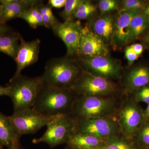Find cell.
Instances as JSON below:
<instances>
[{"mask_svg":"<svg viewBox=\"0 0 149 149\" xmlns=\"http://www.w3.org/2000/svg\"><path fill=\"white\" fill-rule=\"evenodd\" d=\"M77 95L70 89H64L42 84L33 108L49 116L70 113Z\"/></svg>","mask_w":149,"mask_h":149,"instance_id":"obj_1","label":"cell"},{"mask_svg":"<svg viewBox=\"0 0 149 149\" xmlns=\"http://www.w3.org/2000/svg\"><path fill=\"white\" fill-rule=\"evenodd\" d=\"M122 77L123 88L125 93H133L149 85V66L139 65L125 72Z\"/></svg>","mask_w":149,"mask_h":149,"instance_id":"obj_15","label":"cell"},{"mask_svg":"<svg viewBox=\"0 0 149 149\" xmlns=\"http://www.w3.org/2000/svg\"><path fill=\"white\" fill-rule=\"evenodd\" d=\"M133 48V50L139 56L142 54L144 50V47L142 44L140 43H135L130 45Z\"/></svg>","mask_w":149,"mask_h":149,"instance_id":"obj_32","label":"cell"},{"mask_svg":"<svg viewBox=\"0 0 149 149\" xmlns=\"http://www.w3.org/2000/svg\"><path fill=\"white\" fill-rule=\"evenodd\" d=\"M40 40L35 39L26 42L22 36L20 38V45L15 61L17 64L16 70L12 77H17L25 68L34 64L39 58Z\"/></svg>","mask_w":149,"mask_h":149,"instance_id":"obj_14","label":"cell"},{"mask_svg":"<svg viewBox=\"0 0 149 149\" xmlns=\"http://www.w3.org/2000/svg\"><path fill=\"white\" fill-rule=\"evenodd\" d=\"M3 146L2 143L0 141V149L3 148Z\"/></svg>","mask_w":149,"mask_h":149,"instance_id":"obj_39","label":"cell"},{"mask_svg":"<svg viewBox=\"0 0 149 149\" xmlns=\"http://www.w3.org/2000/svg\"><path fill=\"white\" fill-rule=\"evenodd\" d=\"M141 0H123L120 3V10L132 11Z\"/></svg>","mask_w":149,"mask_h":149,"instance_id":"obj_30","label":"cell"},{"mask_svg":"<svg viewBox=\"0 0 149 149\" xmlns=\"http://www.w3.org/2000/svg\"><path fill=\"white\" fill-rule=\"evenodd\" d=\"M11 32V29L6 24V22H0V36Z\"/></svg>","mask_w":149,"mask_h":149,"instance_id":"obj_33","label":"cell"},{"mask_svg":"<svg viewBox=\"0 0 149 149\" xmlns=\"http://www.w3.org/2000/svg\"><path fill=\"white\" fill-rule=\"evenodd\" d=\"M83 72L77 59L66 56L49 61L46 63L44 73L40 77L45 85L70 89Z\"/></svg>","mask_w":149,"mask_h":149,"instance_id":"obj_2","label":"cell"},{"mask_svg":"<svg viewBox=\"0 0 149 149\" xmlns=\"http://www.w3.org/2000/svg\"><path fill=\"white\" fill-rule=\"evenodd\" d=\"M8 95V90L7 87L0 85V97Z\"/></svg>","mask_w":149,"mask_h":149,"instance_id":"obj_36","label":"cell"},{"mask_svg":"<svg viewBox=\"0 0 149 149\" xmlns=\"http://www.w3.org/2000/svg\"><path fill=\"white\" fill-rule=\"evenodd\" d=\"M76 120V133L90 134L102 139L122 135L115 115Z\"/></svg>","mask_w":149,"mask_h":149,"instance_id":"obj_10","label":"cell"},{"mask_svg":"<svg viewBox=\"0 0 149 149\" xmlns=\"http://www.w3.org/2000/svg\"><path fill=\"white\" fill-rule=\"evenodd\" d=\"M143 12L137 13L131 19L130 24L131 42L138 40L148 30L146 19Z\"/></svg>","mask_w":149,"mask_h":149,"instance_id":"obj_21","label":"cell"},{"mask_svg":"<svg viewBox=\"0 0 149 149\" xmlns=\"http://www.w3.org/2000/svg\"><path fill=\"white\" fill-rule=\"evenodd\" d=\"M130 140L123 135L109 138L101 146L93 149H134Z\"/></svg>","mask_w":149,"mask_h":149,"instance_id":"obj_23","label":"cell"},{"mask_svg":"<svg viewBox=\"0 0 149 149\" xmlns=\"http://www.w3.org/2000/svg\"><path fill=\"white\" fill-rule=\"evenodd\" d=\"M83 0H67L63 10L60 15L65 21L72 19V17L75 11Z\"/></svg>","mask_w":149,"mask_h":149,"instance_id":"obj_26","label":"cell"},{"mask_svg":"<svg viewBox=\"0 0 149 149\" xmlns=\"http://www.w3.org/2000/svg\"><path fill=\"white\" fill-rule=\"evenodd\" d=\"M18 149H20V148H19Z\"/></svg>","mask_w":149,"mask_h":149,"instance_id":"obj_40","label":"cell"},{"mask_svg":"<svg viewBox=\"0 0 149 149\" xmlns=\"http://www.w3.org/2000/svg\"><path fill=\"white\" fill-rule=\"evenodd\" d=\"M83 27L80 20L72 19L63 22L58 21L52 28L55 35L60 38L66 46V56L72 58L78 55Z\"/></svg>","mask_w":149,"mask_h":149,"instance_id":"obj_11","label":"cell"},{"mask_svg":"<svg viewBox=\"0 0 149 149\" xmlns=\"http://www.w3.org/2000/svg\"><path fill=\"white\" fill-rule=\"evenodd\" d=\"M115 116L122 135L130 141L133 140L145 120L139 103L130 97L123 99Z\"/></svg>","mask_w":149,"mask_h":149,"instance_id":"obj_6","label":"cell"},{"mask_svg":"<svg viewBox=\"0 0 149 149\" xmlns=\"http://www.w3.org/2000/svg\"><path fill=\"white\" fill-rule=\"evenodd\" d=\"M70 89L77 95L86 97H107L118 95L119 89L113 81L83 73Z\"/></svg>","mask_w":149,"mask_h":149,"instance_id":"obj_7","label":"cell"},{"mask_svg":"<svg viewBox=\"0 0 149 149\" xmlns=\"http://www.w3.org/2000/svg\"><path fill=\"white\" fill-rule=\"evenodd\" d=\"M108 45L87 24L83 26L81 31L77 57L91 58L108 55Z\"/></svg>","mask_w":149,"mask_h":149,"instance_id":"obj_12","label":"cell"},{"mask_svg":"<svg viewBox=\"0 0 149 149\" xmlns=\"http://www.w3.org/2000/svg\"></svg>","mask_w":149,"mask_h":149,"instance_id":"obj_42","label":"cell"},{"mask_svg":"<svg viewBox=\"0 0 149 149\" xmlns=\"http://www.w3.org/2000/svg\"><path fill=\"white\" fill-rule=\"evenodd\" d=\"M97 11V7L90 1L83 0L79 5L72 19L84 20L90 18Z\"/></svg>","mask_w":149,"mask_h":149,"instance_id":"obj_24","label":"cell"},{"mask_svg":"<svg viewBox=\"0 0 149 149\" xmlns=\"http://www.w3.org/2000/svg\"><path fill=\"white\" fill-rule=\"evenodd\" d=\"M143 13L146 19L148 27V31H149V1L146 2V6L143 10Z\"/></svg>","mask_w":149,"mask_h":149,"instance_id":"obj_34","label":"cell"},{"mask_svg":"<svg viewBox=\"0 0 149 149\" xmlns=\"http://www.w3.org/2000/svg\"><path fill=\"white\" fill-rule=\"evenodd\" d=\"M143 40L145 46L149 49V31L144 35Z\"/></svg>","mask_w":149,"mask_h":149,"instance_id":"obj_35","label":"cell"},{"mask_svg":"<svg viewBox=\"0 0 149 149\" xmlns=\"http://www.w3.org/2000/svg\"><path fill=\"white\" fill-rule=\"evenodd\" d=\"M20 137L12 125L8 116L0 112V141L3 146L8 149L19 148Z\"/></svg>","mask_w":149,"mask_h":149,"instance_id":"obj_17","label":"cell"},{"mask_svg":"<svg viewBox=\"0 0 149 149\" xmlns=\"http://www.w3.org/2000/svg\"><path fill=\"white\" fill-rule=\"evenodd\" d=\"M0 22H6L4 19L3 13L1 3H0Z\"/></svg>","mask_w":149,"mask_h":149,"instance_id":"obj_38","label":"cell"},{"mask_svg":"<svg viewBox=\"0 0 149 149\" xmlns=\"http://www.w3.org/2000/svg\"><path fill=\"white\" fill-rule=\"evenodd\" d=\"M115 16L109 13L102 14L96 19L91 25V29L107 45L111 44L114 30Z\"/></svg>","mask_w":149,"mask_h":149,"instance_id":"obj_16","label":"cell"},{"mask_svg":"<svg viewBox=\"0 0 149 149\" xmlns=\"http://www.w3.org/2000/svg\"><path fill=\"white\" fill-rule=\"evenodd\" d=\"M3 149V148H1V149Z\"/></svg>","mask_w":149,"mask_h":149,"instance_id":"obj_41","label":"cell"},{"mask_svg":"<svg viewBox=\"0 0 149 149\" xmlns=\"http://www.w3.org/2000/svg\"><path fill=\"white\" fill-rule=\"evenodd\" d=\"M77 120L70 113L59 115L47 125L42 136L32 141L34 144L45 143L53 148L67 143L76 133Z\"/></svg>","mask_w":149,"mask_h":149,"instance_id":"obj_5","label":"cell"},{"mask_svg":"<svg viewBox=\"0 0 149 149\" xmlns=\"http://www.w3.org/2000/svg\"><path fill=\"white\" fill-rule=\"evenodd\" d=\"M118 95L107 97L77 95L70 114L76 120L115 115L123 100Z\"/></svg>","mask_w":149,"mask_h":149,"instance_id":"obj_3","label":"cell"},{"mask_svg":"<svg viewBox=\"0 0 149 149\" xmlns=\"http://www.w3.org/2000/svg\"><path fill=\"white\" fill-rule=\"evenodd\" d=\"M43 83L41 77H29L20 74L12 77L6 87L13 104L14 112L33 107Z\"/></svg>","mask_w":149,"mask_h":149,"instance_id":"obj_4","label":"cell"},{"mask_svg":"<svg viewBox=\"0 0 149 149\" xmlns=\"http://www.w3.org/2000/svg\"><path fill=\"white\" fill-rule=\"evenodd\" d=\"M143 113L145 119L149 121V104H148L146 109L143 111Z\"/></svg>","mask_w":149,"mask_h":149,"instance_id":"obj_37","label":"cell"},{"mask_svg":"<svg viewBox=\"0 0 149 149\" xmlns=\"http://www.w3.org/2000/svg\"><path fill=\"white\" fill-rule=\"evenodd\" d=\"M40 113L33 108L21 111L14 112L9 119L17 133L20 136L36 133L57 117Z\"/></svg>","mask_w":149,"mask_h":149,"instance_id":"obj_9","label":"cell"},{"mask_svg":"<svg viewBox=\"0 0 149 149\" xmlns=\"http://www.w3.org/2000/svg\"><path fill=\"white\" fill-rule=\"evenodd\" d=\"M67 0H49L48 1V5L51 7L61 8L64 7Z\"/></svg>","mask_w":149,"mask_h":149,"instance_id":"obj_31","label":"cell"},{"mask_svg":"<svg viewBox=\"0 0 149 149\" xmlns=\"http://www.w3.org/2000/svg\"><path fill=\"white\" fill-rule=\"evenodd\" d=\"M125 55L128 64L130 65H132L139 57L136 54L130 45L126 47L125 50Z\"/></svg>","mask_w":149,"mask_h":149,"instance_id":"obj_29","label":"cell"},{"mask_svg":"<svg viewBox=\"0 0 149 149\" xmlns=\"http://www.w3.org/2000/svg\"><path fill=\"white\" fill-rule=\"evenodd\" d=\"M139 12L120 10L116 15L111 44L113 47L119 49L131 42L130 22L133 15Z\"/></svg>","mask_w":149,"mask_h":149,"instance_id":"obj_13","label":"cell"},{"mask_svg":"<svg viewBox=\"0 0 149 149\" xmlns=\"http://www.w3.org/2000/svg\"><path fill=\"white\" fill-rule=\"evenodd\" d=\"M77 60L84 71L94 76L112 81L120 79L122 76L119 62L108 55L77 57Z\"/></svg>","mask_w":149,"mask_h":149,"instance_id":"obj_8","label":"cell"},{"mask_svg":"<svg viewBox=\"0 0 149 149\" xmlns=\"http://www.w3.org/2000/svg\"><path fill=\"white\" fill-rule=\"evenodd\" d=\"M98 5L102 14L109 13L112 11H119L120 9V2L116 0H101L99 1Z\"/></svg>","mask_w":149,"mask_h":149,"instance_id":"obj_28","label":"cell"},{"mask_svg":"<svg viewBox=\"0 0 149 149\" xmlns=\"http://www.w3.org/2000/svg\"><path fill=\"white\" fill-rule=\"evenodd\" d=\"M41 1L36 0H1L0 3L5 22L19 17L24 11Z\"/></svg>","mask_w":149,"mask_h":149,"instance_id":"obj_18","label":"cell"},{"mask_svg":"<svg viewBox=\"0 0 149 149\" xmlns=\"http://www.w3.org/2000/svg\"><path fill=\"white\" fill-rule=\"evenodd\" d=\"M39 9L42 17L44 26L48 28H52L58 21L54 14L52 8L49 5L43 4V2L40 3Z\"/></svg>","mask_w":149,"mask_h":149,"instance_id":"obj_25","label":"cell"},{"mask_svg":"<svg viewBox=\"0 0 149 149\" xmlns=\"http://www.w3.org/2000/svg\"><path fill=\"white\" fill-rule=\"evenodd\" d=\"M21 36L18 32L12 31L0 36V52L15 59L19 49Z\"/></svg>","mask_w":149,"mask_h":149,"instance_id":"obj_20","label":"cell"},{"mask_svg":"<svg viewBox=\"0 0 149 149\" xmlns=\"http://www.w3.org/2000/svg\"><path fill=\"white\" fill-rule=\"evenodd\" d=\"M141 144L149 147V121L145 119L140 126L134 139Z\"/></svg>","mask_w":149,"mask_h":149,"instance_id":"obj_27","label":"cell"},{"mask_svg":"<svg viewBox=\"0 0 149 149\" xmlns=\"http://www.w3.org/2000/svg\"><path fill=\"white\" fill-rule=\"evenodd\" d=\"M39 3L29 8L24 11L19 17V18L25 20L30 27L36 29L39 26H44L42 17L39 9Z\"/></svg>","mask_w":149,"mask_h":149,"instance_id":"obj_22","label":"cell"},{"mask_svg":"<svg viewBox=\"0 0 149 149\" xmlns=\"http://www.w3.org/2000/svg\"><path fill=\"white\" fill-rule=\"evenodd\" d=\"M107 139L90 134L76 133L70 137L66 144L70 149H93L101 146Z\"/></svg>","mask_w":149,"mask_h":149,"instance_id":"obj_19","label":"cell"}]
</instances>
